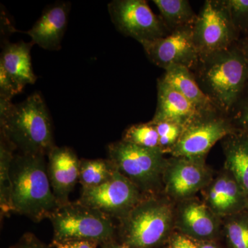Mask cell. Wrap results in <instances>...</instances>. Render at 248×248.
Listing matches in <instances>:
<instances>
[{"label": "cell", "mask_w": 248, "mask_h": 248, "mask_svg": "<svg viewBox=\"0 0 248 248\" xmlns=\"http://www.w3.org/2000/svg\"><path fill=\"white\" fill-rule=\"evenodd\" d=\"M190 71L215 107L227 115L248 87V66L238 42L200 56Z\"/></svg>", "instance_id": "cell-1"}, {"label": "cell", "mask_w": 248, "mask_h": 248, "mask_svg": "<svg viewBox=\"0 0 248 248\" xmlns=\"http://www.w3.org/2000/svg\"><path fill=\"white\" fill-rule=\"evenodd\" d=\"M0 127L17 153L47 156L55 146L51 118L39 93L17 104L0 100Z\"/></svg>", "instance_id": "cell-2"}, {"label": "cell", "mask_w": 248, "mask_h": 248, "mask_svg": "<svg viewBox=\"0 0 248 248\" xmlns=\"http://www.w3.org/2000/svg\"><path fill=\"white\" fill-rule=\"evenodd\" d=\"M45 157L17 153L11 166L14 213L35 223L50 218L60 206L50 186Z\"/></svg>", "instance_id": "cell-3"}, {"label": "cell", "mask_w": 248, "mask_h": 248, "mask_svg": "<svg viewBox=\"0 0 248 248\" xmlns=\"http://www.w3.org/2000/svg\"><path fill=\"white\" fill-rule=\"evenodd\" d=\"M175 203L163 192L148 195L117 226V241L131 248H157L175 231Z\"/></svg>", "instance_id": "cell-4"}, {"label": "cell", "mask_w": 248, "mask_h": 248, "mask_svg": "<svg viewBox=\"0 0 248 248\" xmlns=\"http://www.w3.org/2000/svg\"><path fill=\"white\" fill-rule=\"evenodd\" d=\"M48 219L53 228L54 241L82 240L100 246L117 240L113 218L78 201L59 207Z\"/></svg>", "instance_id": "cell-5"}, {"label": "cell", "mask_w": 248, "mask_h": 248, "mask_svg": "<svg viewBox=\"0 0 248 248\" xmlns=\"http://www.w3.org/2000/svg\"><path fill=\"white\" fill-rule=\"evenodd\" d=\"M108 159L142 193L153 195L163 192V175L168 158L161 150L120 140L108 145Z\"/></svg>", "instance_id": "cell-6"}, {"label": "cell", "mask_w": 248, "mask_h": 248, "mask_svg": "<svg viewBox=\"0 0 248 248\" xmlns=\"http://www.w3.org/2000/svg\"><path fill=\"white\" fill-rule=\"evenodd\" d=\"M229 116L217 109L203 110L184 126L171 156L205 159L215 143L236 133Z\"/></svg>", "instance_id": "cell-7"}, {"label": "cell", "mask_w": 248, "mask_h": 248, "mask_svg": "<svg viewBox=\"0 0 248 248\" xmlns=\"http://www.w3.org/2000/svg\"><path fill=\"white\" fill-rule=\"evenodd\" d=\"M200 56L230 48L240 37L232 22L225 0H206L192 27Z\"/></svg>", "instance_id": "cell-8"}, {"label": "cell", "mask_w": 248, "mask_h": 248, "mask_svg": "<svg viewBox=\"0 0 248 248\" xmlns=\"http://www.w3.org/2000/svg\"><path fill=\"white\" fill-rule=\"evenodd\" d=\"M108 10L117 30L140 44L170 34L161 18L145 0H114L108 4Z\"/></svg>", "instance_id": "cell-9"}, {"label": "cell", "mask_w": 248, "mask_h": 248, "mask_svg": "<svg viewBox=\"0 0 248 248\" xmlns=\"http://www.w3.org/2000/svg\"><path fill=\"white\" fill-rule=\"evenodd\" d=\"M118 170L108 182L92 188H82L78 202L97 209L120 221L146 197Z\"/></svg>", "instance_id": "cell-10"}, {"label": "cell", "mask_w": 248, "mask_h": 248, "mask_svg": "<svg viewBox=\"0 0 248 248\" xmlns=\"http://www.w3.org/2000/svg\"><path fill=\"white\" fill-rule=\"evenodd\" d=\"M214 177L205 159L171 156L163 175V193L174 203L188 200L202 192Z\"/></svg>", "instance_id": "cell-11"}, {"label": "cell", "mask_w": 248, "mask_h": 248, "mask_svg": "<svg viewBox=\"0 0 248 248\" xmlns=\"http://www.w3.org/2000/svg\"><path fill=\"white\" fill-rule=\"evenodd\" d=\"M192 27L178 29L166 37L141 43L147 58L164 71L173 65L192 69L200 59L193 40Z\"/></svg>", "instance_id": "cell-12"}, {"label": "cell", "mask_w": 248, "mask_h": 248, "mask_svg": "<svg viewBox=\"0 0 248 248\" xmlns=\"http://www.w3.org/2000/svg\"><path fill=\"white\" fill-rule=\"evenodd\" d=\"M222 224L223 219L196 197L175 203V231L197 242L216 241L221 234Z\"/></svg>", "instance_id": "cell-13"}, {"label": "cell", "mask_w": 248, "mask_h": 248, "mask_svg": "<svg viewBox=\"0 0 248 248\" xmlns=\"http://www.w3.org/2000/svg\"><path fill=\"white\" fill-rule=\"evenodd\" d=\"M203 202L220 218L248 210V199L233 174L223 168L202 191Z\"/></svg>", "instance_id": "cell-14"}, {"label": "cell", "mask_w": 248, "mask_h": 248, "mask_svg": "<svg viewBox=\"0 0 248 248\" xmlns=\"http://www.w3.org/2000/svg\"><path fill=\"white\" fill-rule=\"evenodd\" d=\"M47 156V171L52 190L60 206L66 205L79 182L80 159L71 148L66 146H55Z\"/></svg>", "instance_id": "cell-15"}, {"label": "cell", "mask_w": 248, "mask_h": 248, "mask_svg": "<svg viewBox=\"0 0 248 248\" xmlns=\"http://www.w3.org/2000/svg\"><path fill=\"white\" fill-rule=\"evenodd\" d=\"M71 4L58 1L47 6L38 20L26 32L31 42L48 50H59L66 32Z\"/></svg>", "instance_id": "cell-16"}, {"label": "cell", "mask_w": 248, "mask_h": 248, "mask_svg": "<svg viewBox=\"0 0 248 248\" xmlns=\"http://www.w3.org/2000/svg\"><path fill=\"white\" fill-rule=\"evenodd\" d=\"M202 111L161 78L157 80V104L152 123L172 122L185 126Z\"/></svg>", "instance_id": "cell-17"}, {"label": "cell", "mask_w": 248, "mask_h": 248, "mask_svg": "<svg viewBox=\"0 0 248 248\" xmlns=\"http://www.w3.org/2000/svg\"><path fill=\"white\" fill-rule=\"evenodd\" d=\"M32 42L5 44L0 59V69L6 73L18 93L28 84H34L37 76L32 70L31 50Z\"/></svg>", "instance_id": "cell-18"}, {"label": "cell", "mask_w": 248, "mask_h": 248, "mask_svg": "<svg viewBox=\"0 0 248 248\" xmlns=\"http://www.w3.org/2000/svg\"><path fill=\"white\" fill-rule=\"evenodd\" d=\"M224 167L233 174L248 199V137L236 132L221 140Z\"/></svg>", "instance_id": "cell-19"}, {"label": "cell", "mask_w": 248, "mask_h": 248, "mask_svg": "<svg viewBox=\"0 0 248 248\" xmlns=\"http://www.w3.org/2000/svg\"><path fill=\"white\" fill-rule=\"evenodd\" d=\"M161 79L188 99L199 110L217 109L202 91L192 75L186 67L173 65L165 70Z\"/></svg>", "instance_id": "cell-20"}, {"label": "cell", "mask_w": 248, "mask_h": 248, "mask_svg": "<svg viewBox=\"0 0 248 248\" xmlns=\"http://www.w3.org/2000/svg\"><path fill=\"white\" fill-rule=\"evenodd\" d=\"M159 9L162 19L170 33L178 29L192 27L197 14L187 0H153Z\"/></svg>", "instance_id": "cell-21"}, {"label": "cell", "mask_w": 248, "mask_h": 248, "mask_svg": "<svg viewBox=\"0 0 248 248\" xmlns=\"http://www.w3.org/2000/svg\"><path fill=\"white\" fill-rule=\"evenodd\" d=\"M16 149L3 135H0V208L1 217L14 213L11 166Z\"/></svg>", "instance_id": "cell-22"}, {"label": "cell", "mask_w": 248, "mask_h": 248, "mask_svg": "<svg viewBox=\"0 0 248 248\" xmlns=\"http://www.w3.org/2000/svg\"><path fill=\"white\" fill-rule=\"evenodd\" d=\"M109 159H80L79 183L82 188H92L108 182L117 172Z\"/></svg>", "instance_id": "cell-23"}, {"label": "cell", "mask_w": 248, "mask_h": 248, "mask_svg": "<svg viewBox=\"0 0 248 248\" xmlns=\"http://www.w3.org/2000/svg\"><path fill=\"white\" fill-rule=\"evenodd\" d=\"M222 232L229 248H248V210L223 218Z\"/></svg>", "instance_id": "cell-24"}, {"label": "cell", "mask_w": 248, "mask_h": 248, "mask_svg": "<svg viewBox=\"0 0 248 248\" xmlns=\"http://www.w3.org/2000/svg\"><path fill=\"white\" fill-rule=\"evenodd\" d=\"M122 140L143 148L161 150L159 135L150 122L130 125L124 131Z\"/></svg>", "instance_id": "cell-25"}, {"label": "cell", "mask_w": 248, "mask_h": 248, "mask_svg": "<svg viewBox=\"0 0 248 248\" xmlns=\"http://www.w3.org/2000/svg\"><path fill=\"white\" fill-rule=\"evenodd\" d=\"M151 123L155 125L159 135L160 149L165 155L170 154L179 141L184 126L172 122Z\"/></svg>", "instance_id": "cell-26"}, {"label": "cell", "mask_w": 248, "mask_h": 248, "mask_svg": "<svg viewBox=\"0 0 248 248\" xmlns=\"http://www.w3.org/2000/svg\"><path fill=\"white\" fill-rule=\"evenodd\" d=\"M225 3L240 39L248 37V0H225Z\"/></svg>", "instance_id": "cell-27"}, {"label": "cell", "mask_w": 248, "mask_h": 248, "mask_svg": "<svg viewBox=\"0 0 248 248\" xmlns=\"http://www.w3.org/2000/svg\"><path fill=\"white\" fill-rule=\"evenodd\" d=\"M228 116L236 132L248 137V87Z\"/></svg>", "instance_id": "cell-28"}, {"label": "cell", "mask_w": 248, "mask_h": 248, "mask_svg": "<svg viewBox=\"0 0 248 248\" xmlns=\"http://www.w3.org/2000/svg\"><path fill=\"white\" fill-rule=\"evenodd\" d=\"M166 248H198V242L177 231L168 241Z\"/></svg>", "instance_id": "cell-29"}, {"label": "cell", "mask_w": 248, "mask_h": 248, "mask_svg": "<svg viewBox=\"0 0 248 248\" xmlns=\"http://www.w3.org/2000/svg\"><path fill=\"white\" fill-rule=\"evenodd\" d=\"M9 248H53L51 246H47L40 241L32 233H25L17 243Z\"/></svg>", "instance_id": "cell-30"}, {"label": "cell", "mask_w": 248, "mask_h": 248, "mask_svg": "<svg viewBox=\"0 0 248 248\" xmlns=\"http://www.w3.org/2000/svg\"><path fill=\"white\" fill-rule=\"evenodd\" d=\"M50 246L53 248H98L99 245L97 243L82 240L73 241H52Z\"/></svg>", "instance_id": "cell-31"}, {"label": "cell", "mask_w": 248, "mask_h": 248, "mask_svg": "<svg viewBox=\"0 0 248 248\" xmlns=\"http://www.w3.org/2000/svg\"><path fill=\"white\" fill-rule=\"evenodd\" d=\"M238 45L243 54L248 66V37H243L238 41Z\"/></svg>", "instance_id": "cell-32"}, {"label": "cell", "mask_w": 248, "mask_h": 248, "mask_svg": "<svg viewBox=\"0 0 248 248\" xmlns=\"http://www.w3.org/2000/svg\"><path fill=\"white\" fill-rule=\"evenodd\" d=\"M100 248H131L128 246H125L120 241L115 240V241H111V242L107 243V244H103L99 246Z\"/></svg>", "instance_id": "cell-33"}, {"label": "cell", "mask_w": 248, "mask_h": 248, "mask_svg": "<svg viewBox=\"0 0 248 248\" xmlns=\"http://www.w3.org/2000/svg\"><path fill=\"white\" fill-rule=\"evenodd\" d=\"M198 248H222L217 244L216 241H203L198 242Z\"/></svg>", "instance_id": "cell-34"}]
</instances>
